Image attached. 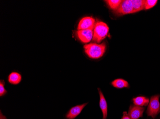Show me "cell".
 <instances>
[{
	"label": "cell",
	"instance_id": "obj_17",
	"mask_svg": "<svg viewBox=\"0 0 160 119\" xmlns=\"http://www.w3.org/2000/svg\"><path fill=\"white\" fill-rule=\"evenodd\" d=\"M121 119H131V118L129 117L128 113H127L126 112H123V116H122V118Z\"/></svg>",
	"mask_w": 160,
	"mask_h": 119
},
{
	"label": "cell",
	"instance_id": "obj_18",
	"mask_svg": "<svg viewBox=\"0 0 160 119\" xmlns=\"http://www.w3.org/2000/svg\"><path fill=\"white\" fill-rule=\"evenodd\" d=\"M0 114H1V115H1V116H0V119H7V118H6V117L2 114L1 112Z\"/></svg>",
	"mask_w": 160,
	"mask_h": 119
},
{
	"label": "cell",
	"instance_id": "obj_13",
	"mask_svg": "<svg viewBox=\"0 0 160 119\" xmlns=\"http://www.w3.org/2000/svg\"><path fill=\"white\" fill-rule=\"evenodd\" d=\"M133 8V12L141 11L144 9L145 1L143 0H132V1Z\"/></svg>",
	"mask_w": 160,
	"mask_h": 119
},
{
	"label": "cell",
	"instance_id": "obj_7",
	"mask_svg": "<svg viewBox=\"0 0 160 119\" xmlns=\"http://www.w3.org/2000/svg\"><path fill=\"white\" fill-rule=\"evenodd\" d=\"M144 108L136 105H130L128 114L131 119H139L142 117Z\"/></svg>",
	"mask_w": 160,
	"mask_h": 119
},
{
	"label": "cell",
	"instance_id": "obj_15",
	"mask_svg": "<svg viewBox=\"0 0 160 119\" xmlns=\"http://www.w3.org/2000/svg\"><path fill=\"white\" fill-rule=\"evenodd\" d=\"M157 0H146L145 1L144 9H150L154 7L157 3Z\"/></svg>",
	"mask_w": 160,
	"mask_h": 119
},
{
	"label": "cell",
	"instance_id": "obj_12",
	"mask_svg": "<svg viewBox=\"0 0 160 119\" xmlns=\"http://www.w3.org/2000/svg\"><path fill=\"white\" fill-rule=\"evenodd\" d=\"M111 85L114 87L118 89L128 88L129 86L128 82L122 79H118L113 80L111 83Z\"/></svg>",
	"mask_w": 160,
	"mask_h": 119
},
{
	"label": "cell",
	"instance_id": "obj_1",
	"mask_svg": "<svg viewBox=\"0 0 160 119\" xmlns=\"http://www.w3.org/2000/svg\"><path fill=\"white\" fill-rule=\"evenodd\" d=\"M85 53L90 58L92 59H98L102 57L106 50V45L105 43L97 44L96 43L86 44L84 46Z\"/></svg>",
	"mask_w": 160,
	"mask_h": 119
},
{
	"label": "cell",
	"instance_id": "obj_9",
	"mask_svg": "<svg viewBox=\"0 0 160 119\" xmlns=\"http://www.w3.org/2000/svg\"><path fill=\"white\" fill-rule=\"evenodd\" d=\"M100 96L99 105L103 113V119H107L108 117V104L104 94L101 91L100 89H98Z\"/></svg>",
	"mask_w": 160,
	"mask_h": 119
},
{
	"label": "cell",
	"instance_id": "obj_16",
	"mask_svg": "<svg viewBox=\"0 0 160 119\" xmlns=\"http://www.w3.org/2000/svg\"><path fill=\"white\" fill-rule=\"evenodd\" d=\"M4 80H1L0 81V96L2 97L7 94V92L4 87Z\"/></svg>",
	"mask_w": 160,
	"mask_h": 119
},
{
	"label": "cell",
	"instance_id": "obj_2",
	"mask_svg": "<svg viewBox=\"0 0 160 119\" xmlns=\"http://www.w3.org/2000/svg\"><path fill=\"white\" fill-rule=\"evenodd\" d=\"M109 27L106 23L103 21H98L93 29L92 41L100 43L108 35Z\"/></svg>",
	"mask_w": 160,
	"mask_h": 119
},
{
	"label": "cell",
	"instance_id": "obj_11",
	"mask_svg": "<svg viewBox=\"0 0 160 119\" xmlns=\"http://www.w3.org/2000/svg\"><path fill=\"white\" fill-rule=\"evenodd\" d=\"M133 102L135 105L142 106H147L150 101L149 98L144 96H138L133 99Z\"/></svg>",
	"mask_w": 160,
	"mask_h": 119
},
{
	"label": "cell",
	"instance_id": "obj_6",
	"mask_svg": "<svg viewBox=\"0 0 160 119\" xmlns=\"http://www.w3.org/2000/svg\"><path fill=\"white\" fill-rule=\"evenodd\" d=\"M76 35L82 43H89L93 38V31L92 30H81L76 32Z\"/></svg>",
	"mask_w": 160,
	"mask_h": 119
},
{
	"label": "cell",
	"instance_id": "obj_4",
	"mask_svg": "<svg viewBox=\"0 0 160 119\" xmlns=\"http://www.w3.org/2000/svg\"><path fill=\"white\" fill-rule=\"evenodd\" d=\"M115 13L118 16H123L125 14L134 13L132 1L130 0L122 1L120 6L116 11Z\"/></svg>",
	"mask_w": 160,
	"mask_h": 119
},
{
	"label": "cell",
	"instance_id": "obj_3",
	"mask_svg": "<svg viewBox=\"0 0 160 119\" xmlns=\"http://www.w3.org/2000/svg\"><path fill=\"white\" fill-rule=\"evenodd\" d=\"M159 95L152 97L147 109V113L148 116H151L154 119L160 112V103L159 102Z\"/></svg>",
	"mask_w": 160,
	"mask_h": 119
},
{
	"label": "cell",
	"instance_id": "obj_10",
	"mask_svg": "<svg viewBox=\"0 0 160 119\" xmlns=\"http://www.w3.org/2000/svg\"><path fill=\"white\" fill-rule=\"evenodd\" d=\"M22 80V77L19 73L16 71L11 72L8 77V80L10 84L13 85H18L20 83Z\"/></svg>",
	"mask_w": 160,
	"mask_h": 119
},
{
	"label": "cell",
	"instance_id": "obj_14",
	"mask_svg": "<svg viewBox=\"0 0 160 119\" xmlns=\"http://www.w3.org/2000/svg\"><path fill=\"white\" fill-rule=\"evenodd\" d=\"M105 2L111 9L116 11L120 6L122 1H121V0H107Z\"/></svg>",
	"mask_w": 160,
	"mask_h": 119
},
{
	"label": "cell",
	"instance_id": "obj_5",
	"mask_svg": "<svg viewBox=\"0 0 160 119\" xmlns=\"http://www.w3.org/2000/svg\"><path fill=\"white\" fill-rule=\"evenodd\" d=\"M96 20L92 17H85L82 19L78 24V30L90 29L93 30L96 25Z\"/></svg>",
	"mask_w": 160,
	"mask_h": 119
},
{
	"label": "cell",
	"instance_id": "obj_8",
	"mask_svg": "<svg viewBox=\"0 0 160 119\" xmlns=\"http://www.w3.org/2000/svg\"><path fill=\"white\" fill-rule=\"evenodd\" d=\"M87 103L82 104L81 105H76L72 107L66 115L67 119H74L82 112L83 108L87 105Z\"/></svg>",
	"mask_w": 160,
	"mask_h": 119
}]
</instances>
